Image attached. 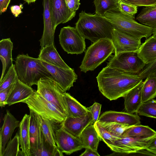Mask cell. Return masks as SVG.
<instances>
[{
  "mask_svg": "<svg viewBox=\"0 0 156 156\" xmlns=\"http://www.w3.org/2000/svg\"><path fill=\"white\" fill-rule=\"evenodd\" d=\"M96 79L99 90L110 101L123 97L143 80L139 74L129 73L107 66Z\"/></svg>",
  "mask_w": 156,
  "mask_h": 156,
  "instance_id": "obj_1",
  "label": "cell"
},
{
  "mask_svg": "<svg viewBox=\"0 0 156 156\" xmlns=\"http://www.w3.org/2000/svg\"><path fill=\"white\" fill-rule=\"evenodd\" d=\"M75 25L82 37L93 43L103 38L112 40L114 27L105 16L87 13L82 11L79 14Z\"/></svg>",
  "mask_w": 156,
  "mask_h": 156,
  "instance_id": "obj_2",
  "label": "cell"
},
{
  "mask_svg": "<svg viewBox=\"0 0 156 156\" xmlns=\"http://www.w3.org/2000/svg\"><path fill=\"white\" fill-rule=\"evenodd\" d=\"M15 62L14 66L18 79L30 87L37 85L43 77L53 79L51 74L38 58L30 57L27 54H19Z\"/></svg>",
  "mask_w": 156,
  "mask_h": 156,
  "instance_id": "obj_3",
  "label": "cell"
},
{
  "mask_svg": "<svg viewBox=\"0 0 156 156\" xmlns=\"http://www.w3.org/2000/svg\"><path fill=\"white\" fill-rule=\"evenodd\" d=\"M115 52L112 40L108 38L101 39L93 43L88 47L79 68L86 73L94 70Z\"/></svg>",
  "mask_w": 156,
  "mask_h": 156,
  "instance_id": "obj_4",
  "label": "cell"
},
{
  "mask_svg": "<svg viewBox=\"0 0 156 156\" xmlns=\"http://www.w3.org/2000/svg\"><path fill=\"white\" fill-rule=\"evenodd\" d=\"M105 17L112 24L114 29L133 37L141 39L150 37L154 30L138 23L131 17L120 12L106 13Z\"/></svg>",
  "mask_w": 156,
  "mask_h": 156,
  "instance_id": "obj_5",
  "label": "cell"
},
{
  "mask_svg": "<svg viewBox=\"0 0 156 156\" xmlns=\"http://www.w3.org/2000/svg\"><path fill=\"white\" fill-rule=\"evenodd\" d=\"M22 102L26 103L30 109L54 124H61L67 117L36 91Z\"/></svg>",
  "mask_w": 156,
  "mask_h": 156,
  "instance_id": "obj_6",
  "label": "cell"
},
{
  "mask_svg": "<svg viewBox=\"0 0 156 156\" xmlns=\"http://www.w3.org/2000/svg\"><path fill=\"white\" fill-rule=\"evenodd\" d=\"M37 86L36 91L67 117V110L64 98L66 92L53 79L46 77L41 78Z\"/></svg>",
  "mask_w": 156,
  "mask_h": 156,
  "instance_id": "obj_7",
  "label": "cell"
},
{
  "mask_svg": "<svg viewBox=\"0 0 156 156\" xmlns=\"http://www.w3.org/2000/svg\"><path fill=\"white\" fill-rule=\"evenodd\" d=\"M146 65L138 56L137 52H126L111 55L108 58L107 66L129 73L137 74Z\"/></svg>",
  "mask_w": 156,
  "mask_h": 156,
  "instance_id": "obj_8",
  "label": "cell"
},
{
  "mask_svg": "<svg viewBox=\"0 0 156 156\" xmlns=\"http://www.w3.org/2000/svg\"><path fill=\"white\" fill-rule=\"evenodd\" d=\"M59 38L61 46L68 54H81L86 49L85 39L76 27L70 26L62 27Z\"/></svg>",
  "mask_w": 156,
  "mask_h": 156,
  "instance_id": "obj_9",
  "label": "cell"
},
{
  "mask_svg": "<svg viewBox=\"0 0 156 156\" xmlns=\"http://www.w3.org/2000/svg\"><path fill=\"white\" fill-rule=\"evenodd\" d=\"M154 136L147 137L123 136L107 146L112 151L118 153H141L145 150Z\"/></svg>",
  "mask_w": 156,
  "mask_h": 156,
  "instance_id": "obj_10",
  "label": "cell"
},
{
  "mask_svg": "<svg viewBox=\"0 0 156 156\" xmlns=\"http://www.w3.org/2000/svg\"><path fill=\"white\" fill-rule=\"evenodd\" d=\"M55 140L58 148L67 155L84 148L79 137L68 132L61 125L59 128L55 129Z\"/></svg>",
  "mask_w": 156,
  "mask_h": 156,
  "instance_id": "obj_11",
  "label": "cell"
},
{
  "mask_svg": "<svg viewBox=\"0 0 156 156\" xmlns=\"http://www.w3.org/2000/svg\"><path fill=\"white\" fill-rule=\"evenodd\" d=\"M40 60L51 74L53 79L65 92L69 90L70 88L73 86V83L77 79V75L74 69L58 67Z\"/></svg>",
  "mask_w": 156,
  "mask_h": 156,
  "instance_id": "obj_12",
  "label": "cell"
},
{
  "mask_svg": "<svg viewBox=\"0 0 156 156\" xmlns=\"http://www.w3.org/2000/svg\"><path fill=\"white\" fill-rule=\"evenodd\" d=\"M141 40L114 29L112 40L115 48L114 54L126 52H137L141 44Z\"/></svg>",
  "mask_w": 156,
  "mask_h": 156,
  "instance_id": "obj_13",
  "label": "cell"
},
{
  "mask_svg": "<svg viewBox=\"0 0 156 156\" xmlns=\"http://www.w3.org/2000/svg\"><path fill=\"white\" fill-rule=\"evenodd\" d=\"M29 134L30 156L36 155L42 143L44 135L42 133L39 115L30 109Z\"/></svg>",
  "mask_w": 156,
  "mask_h": 156,
  "instance_id": "obj_14",
  "label": "cell"
},
{
  "mask_svg": "<svg viewBox=\"0 0 156 156\" xmlns=\"http://www.w3.org/2000/svg\"><path fill=\"white\" fill-rule=\"evenodd\" d=\"M52 22L54 29L61 23L71 20L76 15L67 7L65 0H50Z\"/></svg>",
  "mask_w": 156,
  "mask_h": 156,
  "instance_id": "obj_15",
  "label": "cell"
},
{
  "mask_svg": "<svg viewBox=\"0 0 156 156\" xmlns=\"http://www.w3.org/2000/svg\"><path fill=\"white\" fill-rule=\"evenodd\" d=\"M43 5L44 30L42 35L39 40L41 48L54 44L55 31L52 23L50 0H43Z\"/></svg>",
  "mask_w": 156,
  "mask_h": 156,
  "instance_id": "obj_16",
  "label": "cell"
},
{
  "mask_svg": "<svg viewBox=\"0 0 156 156\" xmlns=\"http://www.w3.org/2000/svg\"><path fill=\"white\" fill-rule=\"evenodd\" d=\"M92 117L89 112L87 114L80 116H67L61 124L62 126L72 135L79 137L85 129L93 124Z\"/></svg>",
  "mask_w": 156,
  "mask_h": 156,
  "instance_id": "obj_17",
  "label": "cell"
},
{
  "mask_svg": "<svg viewBox=\"0 0 156 156\" xmlns=\"http://www.w3.org/2000/svg\"><path fill=\"white\" fill-rule=\"evenodd\" d=\"M139 115L127 112L113 111H107L102 113L99 117L100 122H115L130 126L140 124Z\"/></svg>",
  "mask_w": 156,
  "mask_h": 156,
  "instance_id": "obj_18",
  "label": "cell"
},
{
  "mask_svg": "<svg viewBox=\"0 0 156 156\" xmlns=\"http://www.w3.org/2000/svg\"><path fill=\"white\" fill-rule=\"evenodd\" d=\"M20 121L8 110L3 118L0 131V156H2L5 147L15 129L19 127Z\"/></svg>",
  "mask_w": 156,
  "mask_h": 156,
  "instance_id": "obj_19",
  "label": "cell"
},
{
  "mask_svg": "<svg viewBox=\"0 0 156 156\" xmlns=\"http://www.w3.org/2000/svg\"><path fill=\"white\" fill-rule=\"evenodd\" d=\"M143 83V81H141L123 97L126 112L133 114L136 113L142 103L141 93Z\"/></svg>",
  "mask_w": 156,
  "mask_h": 156,
  "instance_id": "obj_20",
  "label": "cell"
},
{
  "mask_svg": "<svg viewBox=\"0 0 156 156\" xmlns=\"http://www.w3.org/2000/svg\"><path fill=\"white\" fill-rule=\"evenodd\" d=\"M34 92L31 87L22 82L18 78L7 101V104L10 106L22 102L32 95Z\"/></svg>",
  "mask_w": 156,
  "mask_h": 156,
  "instance_id": "obj_21",
  "label": "cell"
},
{
  "mask_svg": "<svg viewBox=\"0 0 156 156\" xmlns=\"http://www.w3.org/2000/svg\"><path fill=\"white\" fill-rule=\"evenodd\" d=\"M13 48V43L10 38L3 39L0 41V59L2 62V69L0 81L13 65L12 56Z\"/></svg>",
  "mask_w": 156,
  "mask_h": 156,
  "instance_id": "obj_22",
  "label": "cell"
},
{
  "mask_svg": "<svg viewBox=\"0 0 156 156\" xmlns=\"http://www.w3.org/2000/svg\"><path fill=\"white\" fill-rule=\"evenodd\" d=\"M30 115L23 116L19 126V136L23 156H30L29 134Z\"/></svg>",
  "mask_w": 156,
  "mask_h": 156,
  "instance_id": "obj_23",
  "label": "cell"
},
{
  "mask_svg": "<svg viewBox=\"0 0 156 156\" xmlns=\"http://www.w3.org/2000/svg\"><path fill=\"white\" fill-rule=\"evenodd\" d=\"M38 58L56 66L67 69L71 68L62 58L54 44L41 48Z\"/></svg>",
  "mask_w": 156,
  "mask_h": 156,
  "instance_id": "obj_24",
  "label": "cell"
},
{
  "mask_svg": "<svg viewBox=\"0 0 156 156\" xmlns=\"http://www.w3.org/2000/svg\"><path fill=\"white\" fill-rule=\"evenodd\" d=\"M138 56L146 65L156 60V37L152 35L141 44L137 51Z\"/></svg>",
  "mask_w": 156,
  "mask_h": 156,
  "instance_id": "obj_25",
  "label": "cell"
},
{
  "mask_svg": "<svg viewBox=\"0 0 156 156\" xmlns=\"http://www.w3.org/2000/svg\"><path fill=\"white\" fill-rule=\"evenodd\" d=\"M79 137L84 148H89L97 151L100 140L94 124L86 127Z\"/></svg>",
  "mask_w": 156,
  "mask_h": 156,
  "instance_id": "obj_26",
  "label": "cell"
},
{
  "mask_svg": "<svg viewBox=\"0 0 156 156\" xmlns=\"http://www.w3.org/2000/svg\"><path fill=\"white\" fill-rule=\"evenodd\" d=\"M64 98L67 110L68 116H82L89 112L87 108L81 104L69 94L65 92Z\"/></svg>",
  "mask_w": 156,
  "mask_h": 156,
  "instance_id": "obj_27",
  "label": "cell"
},
{
  "mask_svg": "<svg viewBox=\"0 0 156 156\" xmlns=\"http://www.w3.org/2000/svg\"><path fill=\"white\" fill-rule=\"evenodd\" d=\"M136 20L141 24L156 30V4L142 9Z\"/></svg>",
  "mask_w": 156,
  "mask_h": 156,
  "instance_id": "obj_28",
  "label": "cell"
},
{
  "mask_svg": "<svg viewBox=\"0 0 156 156\" xmlns=\"http://www.w3.org/2000/svg\"><path fill=\"white\" fill-rule=\"evenodd\" d=\"M119 0H94L95 13L105 16L107 12H120Z\"/></svg>",
  "mask_w": 156,
  "mask_h": 156,
  "instance_id": "obj_29",
  "label": "cell"
},
{
  "mask_svg": "<svg viewBox=\"0 0 156 156\" xmlns=\"http://www.w3.org/2000/svg\"><path fill=\"white\" fill-rule=\"evenodd\" d=\"M156 97V76H150L143 81L142 89V103L154 99Z\"/></svg>",
  "mask_w": 156,
  "mask_h": 156,
  "instance_id": "obj_30",
  "label": "cell"
},
{
  "mask_svg": "<svg viewBox=\"0 0 156 156\" xmlns=\"http://www.w3.org/2000/svg\"><path fill=\"white\" fill-rule=\"evenodd\" d=\"M156 134V131L148 126L140 124L128 128L125 130L122 137H147L154 136Z\"/></svg>",
  "mask_w": 156,
  "mask_h": 156,
  "instance_id": "obj_31",
  "label": "cell"
},
{
  "mask_svg": "<svg viewBox=\"0 0 156 156\" xmlns=\"http://www.w3.org/2000/svg\"><path fill=\"white\" fill-rule=\"evenodd\" d=\"M39 117L42 131L45 140L52 146L57 147L55 140L54 123L48 119L39 115Z\"/></svg>",
  "mask_w": 156,
  "mask_h": 156,
  "instance_id": "obj_32",
  "label": "cell"
},
{
  "mask_svg": "<svg viewBox=\"0 0 156 156\" xmlns=\"http://www.w3.org/2000/svg\"><path fill=\"white\" fill-rule=\"evenodd\" d=\"M98 122L111 133L119 138L122 136L125 130L131 126L115 122Z\"/></svg>",
  "mask_w": 156,
  "mask_h": 156,
  "instance_id": "obj_33",
  "label": "cell"
},
{
  "mask_svg": "<svg viewBox=\"0 0 156 156\" xmlns=\"http://www.w3.org/2000/svg\"><path fill=\"white\" fill-rule=\"evenodd\" d=\"M136 113L139 115L156 119V100L153 99L142 103Z\"/></svg>",
  "mask_w": 156,
  "mask_h": 156,
  "instance_id": "obj_34",
  "label": "cell"
},
{
  "mask_svg": "<svg viewBox=\"0 0 156 156\" xmlns=\"http://www.w3.org/2000/svg\"><path fill=\"white\" fill-rule=\"evenodd\" d=\"M20 145L19 134L17 133L7 144L2 156H23L21 151L20 149Z\"/></svg>",
  "mask_w": 156,
  "mask_h": 156,
  "instance_id": "obj_35",
  "label": "cell"
},
{
  "mask_svg": "<svg viewBox=\"0 0 156 156\" xmlns=\"http://www.w3.org/2000/svg\"><path fill=\"white\" fill-rule=\"evenodd\" d=\"M94 125L100 140L105 142L107 145L113 144L116 140L120 138L111 133L106 128L101 125L98 121L96 122Z\"/></svg>",
  "mask_w": 156,
  "mask_h": 156,
  "instance_id": "obj_36",
  "label": "cell"
},
{
  "mask_svg": "<svg viewBox=\"0 0 156 156\" xmlns=\"http://www.w3.org/2000/svg\"><path fill=\"white\" fill-rule=\"evenodd\" d=\"M18 78L13 65L7 72L2 80L0 81V91L8 88Z\"/></svg>",
  "mask_w": 156,
  "mask_h": 156,
  "instance_id": "obj_37",
  "label": "cell"
},
{
  "mask_svg": "<svg viewBox=\"0 0 156 156\" xmlns=\"http://www.w3.org/2000/svg\"><path fill=\"white\" fill-rule=\"evenodd\" d=\"M120 12L133 19L137 12V7L124 3L120 1L119 3Z\"/></svg>",
  "mask_w": 156,
  "mask_h": 156,
  "instance_id": "obj_38",
  "label": "cell"
},
{
  "mask_svg": "<svg viewBox=\"0 0 156 156\" xmlns=\"http://www.w3.org/2000/svg\"><path fill=\"white\" fill-rule=\"evenodd\" d=\"M55 147H56L52 146L46 141L44 136L42 143L36 156H53Z\"/></svg>",
  "mask_w": 156,
  "mask_h": 156,
  "instance_id": "obj_39",
  "label": "cell"
},
{
  "mask_svg": "<svg viewBox=\"0 0 156 156\" xmlns=\"http://www.w3.org/2000/svg\"><path fill=\"white\" fill-rule=\"evenodd\" d=\"M138 74L143 79L150 76H156V60L146 65Z\"/></svg>",
  "mask_w": 156,
  "mask_h": 156,
  "instance_id": "obj_40",
  "label": "cell"
},
{
  "mask_svg": "<svg viewBox=\"0 0 156 156\" xmlns=\"http://www.w3.org/2000/svg\"><path fill=\"white\" fill-rule=\"evenodd\" d=\"M124 3L138 6H147L156 4V0H119Z\"/></svg>",
  "mask_w": 156,
  "mask_h": 156,
  "instance_id": "obj_41",
  "label": "cell"
},
{
  "mask_svg": "<svg viewBox=\"0 0 156 156\" xmlns=\"http://www.w3.org/2000/svg\"><path fill=\"white\" fill-rule=\"evenodd\" d=\"M101 107V104L95 102L91 106L87 108L91 114L93 124L98 120L100 114Z\"/></svg>",
  "mask_w": 156,
  "mask_h": 156,
  "instance_id": "obj_42",
  "label": "cell"
},
{
  "mask_svg": "<svg viewBox=\"0 0 156 156\" xmlns=\"http://www.w3.org/2000/svg\"><path fill=\"white\" fill-rule=\"evenodd\" d=\"M16 81L8 88L3 90L0 91V106L1 107H4L7 105V101L14 86Z\"/></svg>",
  "mask_w": 156,
  "mask_h": 156,
  "instance_id": "obj_43",
  "label": "cell"
},
{
  "mask_svg": "<svg viewBox=\"0 0 156 156\" xmlns=\"http://www.w3.org/2000/svg\"><path fill=\"white\" fill-rule=\"evenodd\" d=\"M68 8L72 12L76 13L80 5V0H65Z\"/></svg>",
  "mask_w": 156,
  "mask_h": 156,
  "instance_id": "obj_44",
  "label": "cell"
},
{
  "mask_svg": "<svg viewBox=\"0 0 156 156\" xmlns=\"http://www.w3.org/2000/svg\"><path fill=\"white\" fill-rule=\"evenodd\" d=\"M145 150L151 153L153 155L156 156V134Z\"/></svg>",
  "mask_w": 156,
  "mask_h": 156,
  "instance_id": "obj_45",
  "label": "cell"
},
{
  "mask_svg": "<svg viewBox=\"0 0 156 156\" xmlns=\"http://www.w3.org/2000/svg\"><path fill=\"white\" fill-rule=\"evenodd\" d=\"M23 8L22 4L19 5H15L12 6L10 7L11 13L15 17H17L20 14L22 13V9Z\"/></svg>",
  "mask_w": 156,
  "mask_h": 156,
  "instance_id": "obj_46",
  "label": "cell"
},
{
  "mask_svg": "<svg viewBox=\"0 0 156 156\" xmlns=\"http://www.w3.org/2000/svg\"><path fill=\"white\" fill-rule=\"evenodd\" d=\"M84 152L81 153L80 156H100L97 151L89 148H85Z\"/></svg>",
  "mask_w": 156,
  "mask_h": 156,
  "instance_id": "obj_47",
  "label": "cell"
},
{
  "mask_svg": "<svg viewBox=\"0 0 156 156\" xmlns=\"http://www.w3.org/2000/svg\"><path fill=\"white\" fill-rule=\"evenodd\" d=\"M11 0H0V14L5 12L6 11Z\"/></svg>",
  "mask_w": 156,
  "mask_h": 156,
  "instance_id": "obj_48",
  "label": "cell"
},
{
  "mask_svg": "<svg viewBox=\"0 0 156 156\" xmlns=\"http://www.w3.org/2000/svg\"><path fill=\"white\" fill-rule=\"evenodd\" d=\"M26 2H27L28 4H30L34 2L36 0H24Z\"/></svg>",
  "mask_w": 156,
  "mask_h": 156,
  "instance_id": "obj_49",
  "label": "cell"
},
{
  "mask_svg": "<svg viewBox=\"0 0 156 156\" xmlns=\"http://www.w3.org/2000/svg\"><path fill=\"white\" fill-rule=\"evenodd\" d=\"M152 35L154 37H156V30H154V32L153 34Z\"/></svg>",
  "mask_w": 156,
  "mask_h": 156,
  "instance_id": "obj_50",
  "label": "cell"
}]
</instances>
